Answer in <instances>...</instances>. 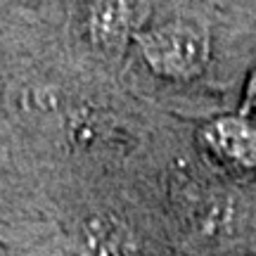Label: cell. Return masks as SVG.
Returning <instances> with one entry per match:
<instances>
[{"instance_id": "obj_1", "label": "cell", "mask_w": 256, "mask_h": 256, "mask_svg": "<svg viewBox=\"0 0 256 256\" xmlns=\"http://www.w3.org/2000/svg\"><path fill=\"white\" fill-rule=\"evenodd\" d=\"M140 48L147 64L164 76L185 78L202 69L209 55V43L194 24L183 19L166 22L140 36Z\"/></svg>"}, {"instance_id": "obj_2", "label": "cell", "mask_w": 256, "mask_h": 256, "mask_svg": "<svg viewBox=\"0 0 256 256\" xmlns=\"http://www.w3.org/2000/svg\"><path fill=\"white\" fill-rule=\"evenodd\" d=\"M211 147L235 164H256V126L242 119L218 121L206 130Z\"/></svg>"}, {"instance_id": "obj_3", "label": "cell", "mask_w": 256, "mask_h": 256, "mask_svg": "<svg viewBox=\"0 0 256 256\" xmlns=\"http://www.w3.org/2000/svg\"><path fill=\"white\" fill-rule=\"evenodd\" d=\"M90 28L95 40L114 46L121 43L128 28V8L124 0H100L90 14Z\"/></svg>"}, {"instance_id": "obj_4", "label": "cell", "mask_w": 256, "mask_h": 256, "mask_svg": "<svg viewBox=\"0 0 256 256\" xmlns=\"http://www.w3.org/2000/svg\"><path fill=\"white\" fill-rule=\"evenodd\" d=\"M247 104H249V110L256 114V74L252 76V81H249V88H247Z\"/></svg>"}]
</instances>
